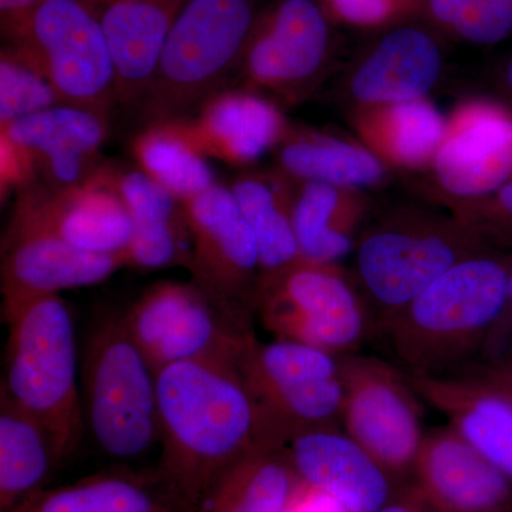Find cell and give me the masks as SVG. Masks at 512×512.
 Wrapping results in <instances>:
<instances>
[{"mask_svg": "<svg viewBox=\"0 0 512 512\" xmlns=\"http://www.w3.org/2000/svg\"><path fill=\"white\" fill-rule=\"evenodd\" d=\"M2 249L3 319L33 299L100 284L128 266L124 255L84 251L50 235L9 239Z\"/></svg>", "mask_w": 512, "mask_h": 512, "instance_id": "18", "label": "cell"}, {"mask_svg": "<svg viewBox=\"0 0 512 512\" xmlns=\"http://www.w3.org/2000/svg\"><path fill=\"white\" fill-rule=\"evenodd\" d=\"M421 504H423V500H421L419 495V498L416 497L413 500L403 501V503L386 504L376 512H424Z\"/></svg>", "mask_w": 512, "mask_h": 512, "instance_id": "41", "label": "cell"}, {"mask_svg": "<svg viewBox=\"0 0 512 512\" xmlns=\"http://www.w3.org/2000/svg\"><path fill=\"white\" fill-rule=\"evenodd\" d=\"M161 458L156 480L175 508L195 512L235 464L284 448L235 367L181 362L157 370Z\"/></svg>", "mask_w": 512, "mask_h": 512, "instance_id": "1", "label": "cell"}, {"mask_svg": "<svg viewBox=\"0 0 512 512\" xmlns=\"http://www.w3.org/2000/svg\"><path fill=\"white\" fill-rule=\"evenodd\" d=\"M497 83L504 100L512 104V55L508 56L497 67Z\"/></svg>", "mask_w": 512, "mask_h": 512, "instance_id": "40", "label": "cell"}, {"mask_svg": "<svg viewBox=\"0 0 512 512\" xmlns=\"http://www.w3.org/2000/svg\"><path fill=\"white\" fill-rule=\"evenodd\" d=\"M80 2L92 10L97 18H101V15H103V13L106 12V9L113 5L116 0H80Z\"/></svg>", "mask_w": 512, "mask_h": 512, "instance_id": "42", "label": "cell"}, {"mask_svg": "<svg viewBox=\"0 0 512 512\" xmlns=\"http://www.w3.org/2000/svg\"><path fill=\"white\" fill-rule=\"evenodd\" d=\"M484 252L497 251L451 212L394 208L360 232L355 282L367 306L375 309L379 326L451 266Z\"/></svg>", "mask_w": 512, "mask_h": 512, "instance_id": "4", "label": "cell"}, {"mask_svg": "<svg viewBox=\"0 0 512 512\" xmlns=\"http://www.w3.org/2000/svg\"><path fill=\"white\" fill-rule=\"evenodd\" d=\"M275 157L278 170L293 181L356 191L380 187L392 171L362 141L306 127L291 126Z\"/></svg>", "mask_w": 512, "mask_h": 512, "instance_id": "24", "label": "cell"}, {"mask_svg": "<svg viewBox=\"0 0 512 512\" xmlns=\"http://www.w3.org/2000/svg\"><path fill=\"white\" fill-rule=\"evenodd\" d=\"M137 167L184 202L217 184L185 119L147 124L131 143Z\"/></svg>", "mask_w": 512, "mask_h": 512, "instance_id": "29", "label": "cell"}, {"mask_svg": "<svg viewBox=\"0 0 512 512\" xmlns=\"http://www.w3.org/2000/svg\"><path fill=\"white\" fill-rule=\"evenodd\" d=\"M49 80L60 103L109 119L117 74L100 18L80 0H47L6 40Z\"/></svg>", "mask_w": 512, "mask_h": 512, "instance_id": "9", "label": "cell"}, {"mask_svg": "<svg viewBox=\"0 0 512 512\" xmlns=\"http://www.w3.org/2000/svg\"><path fill=\"white\" fill-rule=\"evenodd\" d=\"M181 204L190 229L188 269L194 281L229 308L254 315L261 262L234 194L217 183Z\"/></svg>", "mask_w": 512, "mask_h": 512, "instance_id": "13", "label": "cell"}, {"mask_svg": "<svg viewBox=\"0 0 512 512\" xmlns=\"http://www.w3.org/2000/svg\"><path fill=\"white\" fill-rule=\"evenodd\" d=\"M343 399L342 424L387 471L414 467L426 433L419 394L406 372L377 359L340 356Z\"/></svg>", "mask_w": 512, "mask_h": 512, "instance_id": "11", "label": "cell"}, {"mask_svg": "<svg viewBox=\"0 0 512 512\" xmlns=\"http://www.w3.org/2000/svg\"><path fill=\"white\" fill-rule=\"evenodd\" d=\"M111 188L133 221L128 266L144 269L190 268L191 235L183 204L140 168L103 164L94 177Z\"/></svg>", "mask_w": 512, "mask_h": 512, "instance_id": "20", "label": "cell"}, {"mask_svg": "<svg viewBox=\"0 0 512 512\" xmlns=\"http://www.w3.org/2000/svg\"><path fill=\"white\" fill-rule=\"evenodd\" d=\"M86 431L107 456L136 460L160 444L157 372L123 316L94 326L80 359Z\"/></svg>", "mask_w": 512, "mask_h": 512, "instance_id": "6", "label": "cell"}, {"mask_svg": "<svg viewBox=\"0 0 512 512\" xmlns=\"http://www.w3.org/2000/svg\"><path fill=\"white\" fill-rule=\"evenodd\" d=\"M284 512H298V510H296L295 504H293V500L292 503L289 504V507L286 508Z\"/></svg>", "mask_w": 512, "mask_h": 512, "instance_id": "44", "label": "cell"}, {"mask_svg": "<svg viewBox=\"0 0 512 512\" xmlns=\"http://www.w3.org/2000/svg\"><path fill=\"white\" fill-rule=\"evenodd\" d=\"M322 3L333 23L373 32L426 19V0H322Z\"/></svg>", "mask_w": 512, "mask_h": 512, "instance_id": "35", "label": "cell"}, {"mask_svg": "<svg viewBox=\"0 0 512 512\" xmlns=\"http://www.w3.org/2000/svg\"><path fill=\"white\" fill-rule=\"evenodd\" d=\"M406 375L423 402L512 480V389L495 367Z\"/></svg>", "mask_w": 512, "mask_h": 512, "instance_id": "16", "label": "cell"}, {"mask_svg": "<svg viewBox=\"0 0 512 512\" xmlns=\"http://www.w3.org/2000/svg\"><path fill=\"white\" fill-rule=\"evenodd\" d=\"M0 134L35 163L52 154H99L109 136V119L70 104H57L0 127Z\"/></svg>", "mask_w": 512, "mask_h": 512, "instance_id": "31", "label": "cell"}, {"mask_svg": "<svg viewBox=\"0 0 512 512\" xmlns=\"http://www.w3.org/2000/svg\"><path fill=\"white\" fill-rule=\"evenodd\" d=\"M359 141L390 170L429 171L443 140L446 117L427 99L350 109Z\"/></svg>", "mask_w": 512, "mask_h": 512, "instance_id": "23", "label": "cell"}, {"mask_svg": "<svg viewBox=\"0 0 512 512\" xmlns=\"http://www.w3.org/2000/svg\"><path fill=\"white\" fill-rule=\"evenodd\" d=\"M185 121L205 157L235 167H249L275 151L291 128L275 101L244 87L215 94Z\"/></svg>", "mask_w": 512, "mask_h": 512, "instance_id": "21", "label": "cell"}, {"mask_svg": "<svg viewBox=\"0 0 512 512\" xmlns=\"http://www.w3.org/2000/svg\"><path fill=\"white\" fill-rule=\"evenodd\" d=\"M47 0H0V22L6 40L15 36Z\"/></svg>", "mask_w": 512, "mask_h": 512, "instance_id": "37", "label": "cell"}, {"mask_svg": "<svg viewBox=\"0 0 512 512\" xmlns=\"http://www.w3.org/2000/svg\"><path fill=\"white\" fill-rule=\"evenodd\" d=\"M293 504L299 512H350L328 494L313 490L303 483L293 497Z\"/></svg>", "mask_w": 512, "mask_h": 512, "instance_id": "38", "label": "cell"}, {"mask_svg": "<svg viewBox=\"0 0 512 512\" xmlns=\"http://www.w3.org/2000/svg\"><path fill=\"white\" fill-rule=\"evenodd\" d=\"M430 194L444 207L478 200L512 180V104L490 97L461 100L430 170Z\"/></svg>", "mask_w": 512, "mask_h": 512, "instance_id": "12", "label": "cell"}, {"mask_svg": "<svg viewBox=\"0 0 512 512\" xmlns=\"http://www.w3.org/2000/svg\"><path fill=\"white\" fill-rule=\"evenodd\" d=\"M413 468L421 500L437 511H512L511 478L453 427L427 431Z\"/></svg>", "mask_w": 512, "mask_h": 512, "instance_id": "17", "label": "cell"}, {"mask_svg": "<svg viewBox=\"0 0 512 512\" xmlns=\"http://www.w3.org/2000/svg\"><path fill=\"white\" fill-rule=\"evenodd\" d=\"M448 211L463 221L493 251H512V180L478 200L451 205Z\"/></svg>", "mask_w": 512, "mask_h": 512, "instance_id": "34", "label": "cell"}, {"mask_svg": "<svg viewBox=\"0 0 512 512\" xmlns=\"http://www.w3.org/2000/svg\"><path fill=\"white\" fill-rule=\"evenodd\" d=\"M254 315L276 339L338 356L355 353L370 329L369 306L355 278L339 264L303 259L261 279Z\"/></svg>", "mask_w": 512, "mask_h": 512, "instance_id": "8", "label": "cell"}, {"mask_svg": "<svg viewBox=\"0 0 512 512\" xmlns=\"http://www.w3.org/2000/svg\"><path fill=\"white\" fill-rule=\"evenodd\" d=\"M494 367L498 370V373L503 376L505 382H507L508 386H510L512 389V360L507 363H501V365Z\"/></svg>", "mask_w": 512, "mask_h": 512, "instance_id": "43", "label": "cell"}, {"mask_svg": "<svg viewBox=\"0 0 512 512\" xmlns=\"http://www.w3.org/2000/svg\"><path fill=\"white\" fill-rule=\"evenodd\" d=\"M512 254L484 252L451 266L377 326L412 375H439L488 345L507 305Z\"/></svg>", "mask_w": 512, "mask_h": 512, "instance_id": "2", "label": "cell"}, {"mask_svg": "<svg viewBox=\"0 0 512 512\" xmlns=\"http://www.w3.org/2000/svg\"><path fill=\"white\" fill-rule=\"evenodd\" d=\"M426 20L454 39L493 46L512 36V0H426Z\"/></svg>", "mask_w": 512, "mask_h": 512, "instance_id": "32", "label": "cell"}, {"mask_svg": "<svg viewBox=\"0 0 512 512\" xmlns=\"http://www.w3.org/2000/svg\"><path fill=\"white\" fill-rule=\"evenodd\" d=\"M366 212L363 191L318 181H295L292 218L301 259L339 264L355 252L357 229Z\"/></svg>", "mask_w": 512, "mask_h": 512, "instance_id": "25", "label": "cell"}, {"mask_svg": "<svg viewBox=\"0 0 512 512\" xmlns=\"http://www.w3.org/2000/svg\"><path fill=\"white\" fill-rule=\"evenodd\" d=\"M173 501L153 481L121 474L84 478L45 488L12 512H174Z\"/></svg>", "mask_w": 512, "mask_h": 512, "instance_id": "30", "label": "cell"}, {"mask_svg": "<svg viewBox=\"0 0 512 512\" xmlns=\"http://www.w3.org/2000/svg\"><path fill=\"white\" fill-rule=\"evenodd\" d=\"M264 0H188L141 100L146 124L185 119L238 73Z\"/></svg>", "mask_w": 512, "mask_h": 512, "instance_id": "5", "label": "cell"}, {"mask_svg": "<svg viewBox=\"0 0 512 512\" xmlns=\"http://www.w3.org/2000/svg\"><path fill=\"white\" fill-rule=\"evenodd\" d=\"M289 457L301 483L328 494L350 512H376L389 501L386 468L338 427L293 437Z\"/></svg>", "mask_w": 512, "mask_h": 512, "instance_id": "19", "label": "cell"}, {"mask_svg": "<svg viewBox=\"0 0 512 512\" xmlns=\"http://www.w3.org/2000/svg\"><path fill=\"white\" fill-rule=\"evenodd\" d=\"M252 316L229 308L195 281H160L134 301L123 320L157 372L181 362L237 369L256 338Z\"/></svg>", "mask_w": 512, "mask_h": 512, "instance_id": "7", "label": "cell"}, {"mask_svg": "<svg viewBox=\"0 0 512 512\" xmlns=\"http://www.w3.org/2000/svg\"><path fill=\"white\" fill-rule=\"evenodd\" d=\"M62 464L49 431L0 389V512L45 490Z\"/></svg>", "mask_w": 512, "mask_h": 512, "instance_id": "27", "label": "cell"}, {"mask_svg": "<svg viewBox=\"0 0 512 512\" xmlns=\"http://www.w3.org/2000/svg\"><path fill=\"white\" fill-rule=\"evenodd\" d=\"M333 47V22L322 0H274L256 20L237 74L244 89L293 103L325 76Z\"/></svg>", "mask_w": 512, "mask_h": 512, "instance_id": "10", "label": "cell"}, {"mask_svg": "<svg viewBox=\"0 0 512 512\" xmlns=\"http://www.w3.org/2000/svg\"><path fill=\"white\" fill-rule=\"evenodd\" d=\"M60 103L49 80L16 47L0 55V127Z\"/></svg>", "mask_w": 512, "mask_h": 512, "instance_id": "33", "label": "cell"}, {"mask_svg": "<svg viewBox=\"0 0 512 512\" xmlns=\"http://www.w3.org/2000/svg\"><path fill=\"white\" fill-rule=\"evenodd\" d=\"M421 19L379 30L349 67L350 109L427 99L444 72L440 37Z\"/></svg>", "mask_w": 512, "mask_h": 512, "instance_id": "15", "label": "cell"}, {"mask_svg": "<svg viewBox=\"0 0 512 512\" xmlns=\"http://www.w3.org/2000/svg\"><path fill=\"white\" fill-rule=\"evenodd\" d=\"M36 234L96 254L126 256L133 221L119 195L107 185L93 180L83 187L55 191L35 180L20 190L3 241Z\"/></svg>", "mask_w": 512, "mask_h": 512, "instance_id": "14", "label": "cell"}, {"mask_svg": "<svg viewBox=\"0 0 512 512\" xmlns=\"http://www.w3.org/2000/svg\"><path fill=\"white\" fill-rule=\"evenodd\" d=\"M512 335V262L510 266V274H508V289H507V305H505L503 316L498 322L497 328L494 329L493 335L488 340L487 346L503 345L505 340Z\"/></svg>", "mask_w": 512, "mask_h": 512, "instance_id": "39", "label": "cell"}, {"mask_svg": "<svg viewBox=\"0 0 512 512\" xmlns=\"http://www.w3.org/2000/svg\"><path fill=\"white\" fill-rule=\"evenodd\" d=\"M3 320L9 332L0 389L49 431L64 461L86 433L69 305L59 295L43 296Z\"/></svg>", "mask_w": 512, "mask_h": 512, "instance_id": "3", "label": "cell"}, {"mask_svg": "<svg viewBox=\"0 0 512 512\" xmlns=\"http://www.w3.org/2000/svg\"><path fill=\"white\" fill-rule=\"evenodd\" d=\"M188 0H116L101 15L117 74V99L141 103Z\"/></svg>", "mask_w": 512, "mask_h": 512, "instance_id": "22", "label": "cell"}, {"mask_svg": "<svg viewBox=\"0 0 512 512\" xmlns=\"http://www.w3.org/2000/svg\"><path fill=\"white\" fill-rule=\"evenodd\" d=\"M298 481L284 448L259 450L228 470L195 512H284Z\"/></svg>", "mask_w": 512, "mask_h": 512, "instance_id": "28", "label": "cell"}, {"mask_svg": "<svg viewBox=\"0 0 512 512\" xmlns=\"http://www.w3.org/2000/svg\"><path fill=\"white\" fill-rule=\"evenodd\" d=\"M101 165L99 154H52L35 161L36 180L50 190H70L92 183Z\"/></svg>", "mask_w": 512, "mask_h": 512, "instance_id": "36", "label": "cell"}, {"mask_svg": "<svg viewBox=\"0 0 512 512\" xmlns=\"http://www.w3.org/2000/svg\"><path fill=\"white\" fill-rule=\"evenodd\" d=\"M229 190L254 234L261 279L301 259L292 218L295 181L278 168L245 171L232 181Z\"/></svg>", "mask_w": 512, "mask_h": 512, "instance_id": "26", "label": "cell"}]
</instances>
